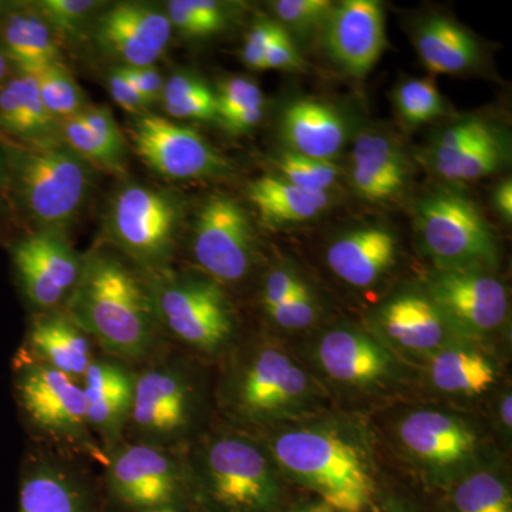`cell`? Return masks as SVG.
<instances>
[{
    "instance_id": "1",
    "label": "cell",
    "mask_w": 512,
    "mask_h": 512,
    "mask_svg": "<svg viewBox=\"0 0 512 512\" xmlns=\"http://www.w3.org/2000/svg\"><path fill=\"white\" fill-rule=\"evenodd\" d=\"M103 355L140 367L170 349L144 272L107 245L83 254L82 272L64 305Z\"/></svg>"
},
{
    "instance_id": "2",
    "label": "cell",
    "mask_w": 512,
    "mask_h": 512,
    "mask_svg": "<svg viewBox=\"0 0 512 512\" xmlns=\"http://www.w3.org/2000/svg\"><path fill=\"white\" fill-rule=\"evenodd\" d=\"M8 163L15 221L29 231L67 234L90 200L94 168L64 146L25 144L0 137Z\"/></svg>"
},
{
    "instance_id": "3",
    "label": "cell",
    "mask_w": 512,
    "mask_h": 512,
    "mask_svg": "<svg viewBox=\"0 0 512 512\" xmlns=\"http://www.w3.org/2000/svg\"><path fill=\"white\" fill-rule=\"evenodd\" d=\"M188 512H274L281 487L274 464L254 440L227 431L187 450Z\"/></svg>"
},
{
    "instance_id": "4",
    "label": "cell",
    "mask_w": 512,
    "mask_h": 512,
    "mask_svg": "<svg viewBox=\"0 0 512 512\" xmlns=\"http://www.w3.org/2000/svg\"><path fill=\"white\" fill-rule=\"evenodd\" d=\"M12 392L30 443L103 466L104 448L87 420L82 383L16 350Z\"/></svg>"
},
{
    "instance_id": "5",
    "label": "cell",
    "mask_w": 512,
    "mask_h": 512,
    "mask_svg": "<svg viewBox=\"0 0 512 512\" xmlns=\"http://www.w3.org/2000/svg\"><path fill=\"white\" fill-rule=\"evenodd\" d=\"M101 487L107 512H188L187 451L121 440L104 447Z\"/></svg>"
},
{
    "instance_id": "6",
    "label": "cell",
    "mask_w": 512,
    "mask_h": 512,
    "mask_svg": "<svg viewBox=\"0 0 512 512\" xmlns=\"http://www.w3.org/2000/svg\"><path fill=\"white\" fill-rule=\"evenodd\" d=\"M184 222V204L174 192L127 183L114 192L104 221L107 245L146 275L173 268Z\"/></svg>"
},
{
    "instance_id": "7",
    "label": "cell",
    "mask_w": 512,
    "mask_h": 512,
    "mask_svg": "<svg viewBox=\"0 0 512 512\" xmlns=\"http://www.w3.org/2000/svg\"><path fill=\"white\" fill-rule=\"evenodd\" d=\"M200 384L183 357L167 349L137 367L133 410L124 440L188 450L200 414Z\"/></svg>"
},
{
    "instance_id": "8",
    "label": "cell",
    "mask_w": 512,
    "mask_h": 512,
    "mask_svg": "<svg viewBox=\"0 0 512 512\" xmlns=\"http://www.w3.org/2000/svg\"><path fill=\"white\" fill-rule=\"evenodd\" d=\"M279 467L308 485L335 512H363L373 481L359 450L329 431L298 430L272 441Z\"/></svg>"
},
{
    "instance_id": "9",
    "label": "cell",
    "mask_w": 512,
    "mask_h": 512,
    "mask_svg": "<svg viewBox=\"0 0 512 512\" xmlns=\"http://www.w3.org/2000/svg\"><path fill=\"white\" fill-rule=\"evenodd\" d=\"M146 276L168 342L207 356L218 355L231 345L237 320L221 284L210 276L173 268Z\"/></svg>"
},
{
    "instance_id": "10",
    "label": "cell",
    "mask_w": 512,
    "mask_h": 512,
    "mask_svg": "<svg viewBox=\"0 0 512 512\" xmlns=\"http://www.w3.org/2000/svg\"><path fill=\"white\" fill-rule=\"evenodd\" d=\"M16 512H107L100 474L82 457L29 441L20 461Z\"/></svg>"
},
{
    "instance_id": "11",
    "label": "cell",
    "mask_w": 512,
    "mask_h": 512,
    "mask_svg": "<svg viewBox=\"0 0 512 512\" xmlns=\"http://www.w3.org/2000/svg\"><path fill=\"white\" fill-rule=\"evenodd\" d=\"M417 231L441 271H481L497 261L493 232L473 201L457 192H434L417 207Z\"/></svg>"
},
{
    "instance_id": "12",
    "label": "cell",
    "mask_w": 512,
    "mask_h": 512,
    "mask_svg": "<svg viewBox=\"0 0 512 512\" xmlns=\"http://www.w3.org/2000/svg\"><path fill=\"white\" fill-rule=\"evenodd\" d=\"M16 285L33 313L63 309L82 272L83 255L67 234L28 231L6 244Z\"/></svg>"
},
{
    "instance_id": "13",
    "label": "cell",
    "mask_w": 512,
    "mask_h": 512,
    "mask_svg": "<svg viewBox=\"0 0 512 512\" xmlns=\"http://www.w3.org/2000/svg\"><path fill=\"white\" fill-rule=\"evenodd\" d=\"M191 252L204 275L218 284L241 282L255 256L254 229L247 210L229 195L208 197L192 225Z\"/></svg>"
},
{
    "instance_id": "14",
    "label": "cell",
    "mask_w": 512,
    "mask_h": 512,
    "mask_svg": "<svg viewBox=\"0 0 512 512\" xmlns=\"http://www.w3.org/2000/svg\"><path fill=\"white\" fill-rule=\"evenodd\" d=\"M137 156L165 180L191 181L221 177L231 165L194 128L157 114L136 116L130 126Z\"/></svg>"
},
{
    "instance_id": "15",
    "label": "cell",
    "mask_w": 512,
    "mask_h": 512,
    "mask_svg": "<svg viewBox=\"0 0 512 512\" xmlns=\"http://www.w3.org/2000/svg\"><path fill=\"white\" fill-rule=\"evenodd\" d=\"M90 29L94 45L117 67L156 66L173 36L165 10L144 2L107 5Z\"/></svg>"
},
{
    "instance_id": "16",
    "label": "cell",
    "mask_w": 512,
    "mask_h": 512,
    "mask_svg": "<svg viewBox=\"0 0 512 512\" xmlns=\"http://www.w3.org/2000/svg\"><path fill=\"white\" fill-rule=\"evenodd\" d=\"M308 379L281 350L262 348L249 357L228 383V407L242 420L269 419L302 399Z\"/></svg>"
},
{
    "instance_id": "17",
    "label": "cell",
    "mask_w": 512,
    "mask_h": 512,
    "mask_svg": "<svg viewBox=\"0 0 512 512\" xmlns=\"http://www.w3.org/2000/svg\"><path fill=\"white\" fill-rule=\"evenodd\" d=\"M429 298L448 323L467 332L497 329L507 318V291L483 271H441L431 279Z\"/></svg>"
},
{
    "instance_id": "18",
    "label": "cell",
    "mask_w": 512,
    "mask_h": 512,
    "mask_svg": "<svg viewBox=\"0 0 512 512\" xmlns=\"http://www.w3.org/2000/svg\"><path fill=\"white\" fill-rule=\"evenodd\" d=\"M322 28L333 62L355 77L369 73L386 47L383 8L376 0H345L335 5Z\"/></svg>"
},
{
    "instance_id": "19",
    "label": "cell",
    "mask_w": 512,
    "mask_h": 512,
    "mask_svg": "<svg viewBox=\"0 0 512 512\" xmlns=\"http://www.w3.org/2000/svg\"><path fill=\"white\" fill-rule=\"evenodd\" d=\"M137 367L99 353L84 373L82 387L86 397L87 420L101 446L124 440L134 393Z\"/></svg>"
},
{
    "instance_id": "20",
    "label": "cell",
    "mask_w": 512,
    "mask_h": 512,
    "mask_svg": "<svg viewBox=\"0 0 512 512\" xmlns=\"http://www.w3.org/2000/svg\"><path fill=\"white\" fill-rule=\"evenodd\" d=\"M18 352L79 382L100 353L64 309L30 315Z\"/></svg>"
},
{
    "instance_id": "21",
    "label": "cell",
    "mask_w": 512,
    "mask_h": 512,
    "mask_svg": "<svg viewBox=\"0 0 512 512\" xmlns=\"http://www.w3.org/2000/svg\"><path fill=\"white\" fill-rule=\"evenodd\" d=\"M409 168L400 148L389 137L363 133L350 154V181L363 200H393L406 187Z\"/></svg>"
},
{
    "instance_id": "22",
    "label": "cell",
    "mask_w": 512,
    "mask_h": 512,
    "mask_svg": "<svg viewBox=\"0 0 512 512\" xmlns=\"http://www.w3.org/2000/svg\"><path fill=\"white\" fill-rule=\"evenodd\" d=\"M60 141L94 170L123 175L127 171V140L106 107H87L60 121Z\"/></svg>"
},
{
    "instance_id": "23",
    "label": "cell",
    "mask_w": 512,
    "mask_h": 512,
    "mask_svg": "<svg viewBox=\"0 0 512 512\" xmlns=\"http://www.w3.org/2000/svg\"><path fill=\"white\" fill-rule=\"evenodd\" d=\"M0 137L25 144L60 141V123L50 116L35 76L16 70L0 89Z\"/></svg>"
},
{
    "instance_id": "24",
    "label": "cell",
    "mask_w": 512,
    "mask_h": 512,
    "mask_svg": "<svg viewBox=\"0 0 512 512\" xmlns=\"http://www.w3.org/2000/svg\"><path fill=\"white\" fill-rule=\"evenodd\" d=\"M396 254L397 242L392 232L366 227L336 239L328 251V264L346 284L366 288L389 271Z\"/></svg>"
},
{
    "instance_id": "25",
    "label": "cell",
    "mask_w": 512,
    "mask_h": 512,
    "mask_svg": "<svg viewBox=\"0 0 512 512\" xmlns=\"http://www.w3.org/2000/svg\"><path fill=\"white\" fill-rule=\"evenodd\" d=\"M400 440L410 453L436 466H451L474 451L476 437L461 421L440 412H416L402 421Z\"/></svg>"
},
{
    "instance_id": "26",
    "label": "cell",
    "mask_w": 512,
    "mask_h": 512,
    "mask_svg": "<svg viewBox=\"0 0 512 512\" xmlns=\"http://www.w3.org/2000/svg\"><path fill=\"white\" fill-rule=\"evenodd\" d=\"M281 133L292 153L332 161L345 146L346 124L328 104L298 100L282 114Z\"/></svg>"
},
{
    "instance_id": "27",
    "label": "cell",
    "mask_w": 512,
    "mask_h": 512,
    "mask_svg": "<svg viewBox=\"0 0 512 512\" xmlns=\"http://www.w3.org/2000/svg\"><path fill=\"white\" fill-rule=\"evenodd\" d=\"M56 40L33 3H13L0 20V49L18 72L36 74L60 62Z\"/></svg>"
},
{
    "instance_id": "28",
    "label": "cell",
    "mask_w": 512,
    "mask_h": 512,
    "mask_svg": "<svg viewBox=\"0 0 512 512\" xmlns=\"http://www.w3.org/2000/svg\"><path fill=\"white\" fill-rule=\"evenodd\" d=\"M380 325L404 349L427 352L443 345L448 322L429 296L402 295L380 309Z\"/></svg>"
},
{
    "instance_id": "29",
    "label": "cell",
    "mask_w": 512,
    "mask_h": 512,
    "mask_svg": "<svg viewBox=\"0 0 512 512\" xmlns=\"http://www.w3.org/2000/svg\"><path fill=\"white\" fill-rule=\"evenodd\" d=\"M318 355L325 372L343 383L376 382L389 370L386 352L373 340L350 330H333L323 336Z\"/></svg>"
},
{
    "instance_id": "30",
    "label": "cell",
    "mask_w": 512,
    "mask_h": 512,
    "mask_svg": "<svg viewBox=\"0 0 512 512\" xmlns=\"http://www.w3.org/2000/svg\"><path fill=\"white\" fill-rule=\"evenodd\" d=\"M416 45L421 62L434 74L466 72L480 57V47L471 33L441 16L421 23Z\"/></svg>"
},
{
    "instance_id": "31",
    "label": "cell",
    "mask_w": 512,
    "mask_h": 512,
    "mask_svg": "<svg viewBox=\"0 0 512 512\" xmlns=\"http://www.w3.org/2000/svg\"><path fill=\"white\" fill-rule=\"evenodd\" d=\"M249 201L264 224L271 227L318 217L328 208L329 192H309L281 177H262L249 184Z\"/></svg>"
},
{
    "instance_id": "32",
    "label": "cell",
    "mask_w": 512,
    "mask_h": 512,
    "mask_svg": "<svg viewBox=\"0 0 512 512\" xmlns=\"http://www.w3.org/2000/svg\"><path fill=\"white\" fill-rule=\"evenodd\" d=\"M431 380L443 392L477 396L493 386L495 370L487 357L473 350H443L431 362Z\"/></svg>"
},
{
    "instance_id": "33",
    "label": "cell",
    "mask_w": 512,
    "mask_h": 512,
    "mask_svg": "<svg viewBox=\"0 0 512 512\" xmlns=\"http://www.w3.org/2000/svg\"><path fill=\"white\" fill-rule=\"evenodd\" d=\"M505 147L498 131L471 141L451 156L431 160L434 170L447 181L466 183L476 181L495 173L505 160Z\"/></svg>"
},
{
    "instance_id": "34",
    "label": "cell",
    "mask_w": 512,
    "mask_h": 512,
    "mask_svg": "<svg viewBox=\"0 0 512 512\" xmlns=\"http://www.w3.org/2000/svg\"><path fill=\"white\" fill-rule=\"evenodd\" d=\"M161 104L173 119L218 123L217 94L195 74H171L165 80Z\"/></svg>"
},
{
    "instance_id": "35",
    "label": "cell",
    "mask_w": 512,
    "mask_h": 512,
    "mask_svg": "<svg viewBox=\"0 0 512 512\" xmlns=\"http://www.w3.org/2000/svg\"><path fill=\"white\" fill-rule=\"evenodd\" d=\"M234 9V3L218 0H170L164 6L171 28L187 39H204L224 32Z\"/></svg>"
},
{
    "instance_id": "36",
    "label": "cell",
    "mask_w": 512,
    "mask_h": 512,
    "mask_svg": "<svg viewBox=\"0 0 512 512\" xmlns=\"http://www.w3.org/2000/svg\"><path fill=\"white\" fill-rule=\"evenodd\" d=\"M33 76L46 110L59 123L83 113L89 107L86 94L62 63L49 64Z\"/></svg>"
},
{
    "instance_id": "37",
    "label": "cell",
    "mask_w": 512,
    "mask_h": 512,
    "mask_svg": "<svg viewBox=\"0 0 512 512\" xmlns=\"http://www.w3.org/2000/svg\"><path fill=\"white\" fill-rule=\"evenodd\" d=\"M454 505L458 512H512L507 485L491 473H477L457 485Z\"/></svg>"
},
{
    "instance_id": "38",
    "label": "cell",
    "mask_w": 512,
    "mask_h": 512,
    "mask_svg": "<svg viewBox=\"0 0 512 512\" xmlns=\"http://www.w3.org/2000/svg\"><path fill=\"white\" fill-rule=\"evenodd\" d=\"M57 36L76 37L90 29L94 18L106 8L100 0H39L32 2Z\"/></svg>"
},
{
    "instance_id": "39",
    "label": "cell",
    "mask_w": 512,
    "mask_h": 512,
    "mask_svg": "<svg viewBox=\"0 0 512 512\" xmlns=\"http://www.w3.org/2000/svg\"><path fill=\"white\" fill-rule=\"evenodd\" d=\"M275 165L281 178L309 192H329L340 177L339 167L333 161L299 156L292 151L276 158Z\"/></svg>"
},
{
    "instance_id": "40",
    "label": "cell",
    "mask_w": 512,
    "mask_h": 512,
    "mask_svg": "<svg viewBox=\"0 0 512 512\" xmlns=\"http://www.w3.org/2000/svg\"><path fill=\"white\" fill-rule=\"evenodd\" d=\"M397 111L412 126L429 123L441 116L444 100L431 80L414 79L397 87L394 94Z\"/></svg>"
},
{
    "instance_id": "41",
    "label": "cell",
    "mask_w": 512,
    "mask_h": 512,
    "mask_svg": "<svg viewBox=\"0 0 512 512\" xmlns=\"http://www.w3.org/2000/svg\"><path fill=\"white\" fill-rule=\"evenodd\" d=\"M218 123L259 109H265V97L254 80L247 77H228L220 83L217 92Z\"/></svg>"
},
{
    "instance_id": "42",
    "label": "cell",
    "mask_w": 512,
    "mask_h": 512,
    "mask_svg": "<svg viewBox=\"0 0 512 512\" xmlns=\"http://www.w3.org/2000/svg\"><path fill=\"white\" fill-rule=\"evenodd\" d=\"M333 8L330 0H278L272 6L276 18L299 33L322 28Z\"/></svg>"
},
{
    "instance_id": "43",
    "label": "cell",
    "mask_w": 512,
    "mask_h": 512,
    "mask_svg": "<svg viewBox=\"0 0 512 512\" xmlns=\"http://www.w3.org/2000/svg\"><path fill=\"white\" fill-rule=\"evenodd\" d=\"M276 325L284 329H305L315 322L318 316L316 303L309 289L305 285L299 289L288 301L275 306L271 311L266 312Z\"/></svg>"
},
{
    "instance_id": "44",
    "label": "cell",
    "mask_w": 512,
    "mask_h": 512,
    "mask_svg": "<svg viewBox=\"0 0 512 512\" xmlns=\"http://www.w3.org/2000/svg\"><path fill=\"white\" fill-rule=\"evenodd\" d=\"M284 26L272 20H258L249 30L244 47H242V59L251 69L262 70V64L266 52L275 42L276 37L281 35Z\"/></svg>"
},
{
    "instance_id": "45",
    "label": "cell",
    "mask_w": 512,
    "mask_h": 512,
    "mask_svg": "<svg viewBox=\"0 0 512 512\" xmlns=\"http://www.w3.org/2000/svg\"><path fill=\"white\" fill-rule=\"evenodd\" d=\"M303 285L305 284L301 279L296 278L292 272L285 271V269L272 271L265 279L264 289H262V305H264L265 312L288 301Z\"/></svg>"
},
{
    "instance_id": "46",
    "label": "cell",
    "mask_w": 512,
    "mask_h": 512,
    "mask_svg": "<svg viewBox=\"0 0 512 512\" xmlns=\"http://www.w3.org/2000/svg\"><path fill=\"white\" fill-rule=\"evenodd\" d=\"M120 69L148 107L161 101L165 79L156 66L120 67Z\"/></svg>"
},
{
    "instance_id": "47",
    "label": "cell",
    "mask_w": 512,
    "mask_h": 512,
    "mask_svg": "<svg viewBox=\"0 0 512 512\" xmlns=\"http://www.w3.org/2000/svg\"><path fill=\"white\" fill-rule=\"evenodd\" d=\"M107 87H109L111 99L124 111L134 114V116L147 113V104L141 99L133 84L128 82L120 67L111 70L109 77H107Z\"/></svg>"
},
{
    "instance_id": "48",
    "label": "cell",
    "mask_w": 512,
    "mask_h": 512,
    "mask_svg": "<svg viewBox=\"0 0 512 512\" xmlns=\"http://www.w3.org/2000/svg\"><path fill=\"white\" fill-rule=\"evenodd\" d=\"M303 67H305V62L299 55L295 43L289 33L285 29L282 30L281 35L276 37L275 42L266 52L262 70H302Z\"/></svg>"
},
{
    "instance_id": "49",
    "label": "cell",
    "mask_w": 512,
    "mask_h": 512,
    "mask_svg": "<svg viewBox=\"0 0 512 512\" xmlns=\"http://www.w3.org/2000/svg\"><path fill=\"white\" fill-rule=\"evenodd\" d=\"M12 221H15V214L10 201L8 163L0 144V234Z\"/></svg>"
},
{
    "instance_id": "50",
    "label": "cell",
    "mask_w": 512,
    "mask_h": 512,
    "mask_svg": "<svg viewBox=\"0 0 512 512\" xmlns=\"http://www.w3.org/2000/svg\"><path fill=\"white\" fill-rule=\"evenodd\" d=\"M495 207L503 215L504 220L511 221L512 218V183L505 180L498 185L494 194Z\"/></svg>"
},
{
    "instance_id": "51",
    "label": "cell",
    "mask_w": 512,
    "mask_h": 512,
    "mask_svg": "<svg viewBox=\"0 0 512 512\" xmlns=\"http://www.w3.org/2000/svg\"><path fill=\"white\" fill-rule=\"evenodd\" d=\"M15 72V66L10 62L8 56L3 53V50L0 49V89H2L3 84L8 82Z\"/></svg>"
},
{
    "instance_id": "52",
    "label": "cell",
    "mask_w": 512,
    "mask_h": 512,
    "mask_svg": "<svg viewBox=\"0 0 512 512\" xmlns=\"http://www.w3.org/2000/svg\"><path fill=\"white\" fill-rule=\"evenodd\" d=\"M501 420H503L504 426L507 429H511L512 426V396L508 394V396L504 397L503 403H501Z\"/></svg>"
},
{
    "instance_id": "53",
    "label": "cell",
    "mask_w": 512,
    "mask_h": 512,
    "mask_svg": "<svg viewBox=\"0 0 512 512\" xmlns=\"http://www.w3.org/2000/svg\"><path fill=\"white\" fill-rule=\"evenodd\" d=\"M292 512H335L332 508L328 507V505L323 503L318 504H309L303 505V507L298 508V510Z\"/></svg>"
},
{
    "instance_id": "54",
    "label": "cell",
    "mask_w": 512,
    "mask_h": 512,
    "mask_svg": "<svg viewBox=\"0 0 512 512\" xmlns=\"http://www.w3.org/2000/svg\"><path fill=\"white\" fill-rule=\"evenodd\" d=\"M384 512H410L407 510L404 505L399 503H394V501H390L389 504L386 505V508H384Z\"/></svg>"
},
{
    "instance_id": "55",
    "label": "cell",
    "mask_w": 512,
    "mask_h": 512,
    "mask_svg": "<svg viewBox=\"0 0 512 512\" xmlns=\"http://www.w3.org/2000/svg\"><path fill=\"white\" fill-rule=\"evenodd\" d=\"M13 3L15 2H6V0H0V20H2L3 16L8 13V10L12 8Z\"/></svg>"
},
{
    "instance_id": "56",
    "label": "cell",
    "mask_w": 512,
    "mask_h": 512,
    "mask_svg": "<svg viewBox=\"0 0 512 512\" xmlns=\"http://www.w3.org/2000/svg\"><path fill=\"white\" fill-rule=\"evenodd\" d=\"M153 512H174V511H153Z\"/></svg>"
}]
</instances>
